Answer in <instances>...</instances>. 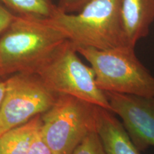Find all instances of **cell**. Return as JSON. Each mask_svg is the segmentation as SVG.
I'll return each mask as SVG.
<instances>
[{
	"label": "cell",
	"mask_w": 154,
	"mask_h": 154,
	"mask_svg": "<svg viewBox=\"0 0 154 154\" xmlns=\"http://www.w3.org/2000/svg\"><path fill=\"white\" fill-rule=\"evenodd\" d=\"M122 2L91 0L78 12L68 13L61 9L46 21L60 31L75 48L106 50L131 46L123 19Z\"/></svg>",
	"instance_id": "6da1fadb"
},
{
	"label": "cell",
	"mask_w": 154,
	"mask_h": 154,
	"mask_svg": "<svg viewBox=\"0 0 154 154\" xmlns=\"http://www.w3.org/2000/svg\"><path fill=\"white\" fill-rule=\"evenodd\" d=\"M66 40L46 20L17 16L0 36V76L34 74Z\"/></svg>",
	"instance_id": "7a4b0ae2"
},
{
	"label": "cell",
	"mask_w": 154,
	"mask_h": 154,
	"mask_svg": "<svg viewBox=\"0 0 154 154\" xmlns=\"http://www.w3.org/2000/svg\"><path fill=\"white\" fill-rule=\"evenodd\" d=\"M132 46L99 50L76 48L91 65L96 85L103 91L154 96V77L142 64Z\"/></svg>",
	"instance_id": "3957f363"
},
{
	"label": "cell",
	"mask_w": 154,
	"mask_h": 154,
	"mask_svg": "<svg viewBox=\"0 0 154 154\" xmlns=\"http://www.w3.org/2000/svg\"><path fill=\"white\" fill-rule=\"evenodd\" d=\"M78 54L74 44L66 40L34 74L55 94L72 96L111 111L104 91L96 85L93 69Z\"/></svg>",
	"instance_id": "277c9868"
},
{
	"label": "cell",
	"mask_w": 154,
	"mask_h": 154,
	"mask_svg": "<svg viewBox=\"0 0 154 154\" xmlns=\"http://www.w3.org/2000/svg\"><path fill=\"white\" fill-rule=\"evenodd\" d=\"M98 106L66 94L41 115L40 132L53 154H71L95 131Z\"/></svg>",
	"instance_id": "5b68a950"
},
{
	"label": "cell",
	"mask_w": 154,
	"mask_h": 154,
	"mask_svg": "<svg viewBox=\"0 0 154 154\" xmlns=\"http://www.w3.org/2000/svg\"><path fill=\"white\" fill-rule=\"evenodd\" d=\"M5 82L0 108V136L46 112L59 95L35 74L17 73Z\"/></svg>",
	"instance_id": "8992f818"
},
{
	"label": "cell",
	"mask_w": 154,
	"mask_h": 154,
	"mask_svg": "<svg viewBox=\"0 0 154 154\" xmlns=\"http://www.w3.org/2000/svg\"><path fill=\"white\" fill-rule=\"evenodd\" d=\"M111 111L119 116L140 152L154 146V96L104 91Z\"/></svg>",
	"instance_id": "52a82bcc"
},
{
	"label": "cell",
	"mask_w": 154,
	"mask_h": 154,
	"mask_svg": "<svg viewBox=\"0 0 154 154\" xmlns=\"http://www.w3.org/2000/svg\"><path fill=\"white\" fill-rule=\"evenodd\" d=\"M96 131L106 154H141L112 111L98 106Z\"/></svg>",
	"instance_id": "ba28073f"
},
{
	"label": "cell",
	"mask_w": 154,
	"mask_h": 154,
	"mask_svg": "<svg viewBox=\"0 0 154 154\" xmlns=\"http://www.w3.org/2000/svg\"><path fill=\"white\" fill-rule=\"evenodd\" d=\"M122 15L131 45L149 34L154 22V0H123Z\"/></svg>",
	"instance_id": "9c48e42d"
},
{
	"label": "cell",
	"mask_w": 154,
	"mask_h": 154,
	"mask_svg": "<svg viewBox=\"0 0 154 154\" xmlns=\"http://www.w3.org/2000/svg\"><path fill=\"white\" fill-rule=\"evenodd\" d=\"M42 124L41 115L0 136V154H27L33 137Z\"/></svg>",
	"instance_id": "30bf717a"
},
{
	"label": "cell",
	"mask_w": 154,
	"mask_h": 154,
	"mask_svg": "<svg viewBox=\"0 0 154 154\" xmlns=\"http://www.w3.org/2000/svg\"><path fill=\"white\" fill-rule=\"evenodd\" d=\"M16 16L47 20L60 10L56 0H0Z\"/></svg>",
	"instance_id": "8fae6325"
},
{
	"label": "cell",
	"mask_w": 154,
	"mask_h": 154,
	"mask_svg": "<svg viewBox=\"0 0 154 154\" xmlns=\"http://www.w3.org/2000/svg\"><path fill=\"white\" fill-rule=\"evenodd\" d=\"M71 154H106L97 133H90Z\"/></svg>",
	"instance_id": "7c38bea8"
},
{
	"label": "cell",
	"mask_w": 154,
	"mask_h": 154,
	"mask_svg": "<svg viewBox=\"0 0 154 154\" xmlns=\"http://www.w3.org/2000/svg\"><path fill=\"white\" fill-rule=\"evenodd\" d=\"M27 154H53L43 140L40 132V127L34 134Z\"/></svg>",
	"instance_id": "4fadbf2b"
},
{
	"label": "cell",
	"mask_w": 154,
	"mask_h": 154,
	"mask_svg": "<svg viewBox=\"0 0 154 154\" xmlns=\"http://www.w3.org/2000/svg\"><path fill=\"white\" fill-rule=\"evenodd\" d=\"M16 17L0 2V36L9 27Z\"/></svg>",
	"instance_id": "5bb4252c"
},
{
	"label": "cell",
	"mask_w": 154,
	"mask_h": 154,
	"mask_svg": "<svg viewBox=\"0 0 154 154\" xmlns=\"http://www.w3.org/2000/svg\"><path fill=\"white\" fill-rule=\"evenodd\" d=\"M90 1L91 0H68L61 9L68 13H76Z\"/></svg>",
	"instance_id": "9a60e30c"
},
{
	"label": "cell",
	"mask_w": 154,
	"mask_h": 154,
	"mask_svg": "<svg viewBox=\"0 0 154 154\" xmlns=\"http://www.w3.org/2000/svg\"><path fill=\"white\" fill-rule=\"evenodd\" d=\"M5 88H6L5 81V82H0V108H1L2 103L4 96H5Z\"/></svg>",
	"instance_id": "2e32d148"
},
{
	"label": "cell",
	"mask_w": 154,
	"mask_h": 154,
	"mask_svg": "<svg viewBox=\"0 0 154 154\" xmlns=\"http://www.w3.org/2000/svg\"><path fill=\"white\" fill-rule=\"evenodd\" d=\"M56 1H57L58 5H59V7H60V9H61V7H62L63 6L66 4V2L68 1V0H56Z\"/></svg>",
	"instance_id": "e0dca14e"
}]
</instances>
